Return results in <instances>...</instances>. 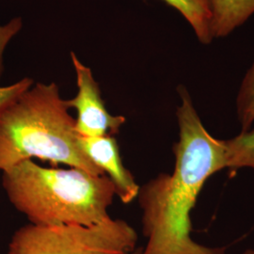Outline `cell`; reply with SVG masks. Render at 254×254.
<instances>
[{
  "label": "cell",
  "instance_id": "cell-1",
  "mask_svg": "<svg viewBox=\"0 0 254 254\" xmlns=\"http://www.w3.org/2000/svg\"><path fill=\"white\" fill-rule=\"evenodd\" d=\"M178 94L173 173L158 174L137 195L147 238L142 254H227L225 248L202 245L191 237L190 213L200 192L211 176L226 170L224 139L209 133L185 86L178 87Z\"/></svg>",
  "mask_w": 254,
  "mask_h": 254
},
{
  "label": "cell",
  "instance_id": "cell-2",
  "mask_svg": "<svg viewBox=\"0 0 254 254\" xmlns=\"http://www.w3.org/2000/svg\"><path fill=\"white\" fill-rule=\"evenodd\" d=\"M2 186L14 208L38 226H91L111 218L115 194L106 175L79 169L44 168L25 160L2 172Z\"/></svg>",
  "mask_w": 254,
  "mask_h": 254
},
{
  "label": "cell",
  "instance_id": "cell-3",
  "mask_svg": "<svg viewBox=\"0 0 254 254\" xmlns=\"http://www.w3.org/2000/svg\"><path fill=\"white\" fill-rule=\"evenodd\" d=\"M59 86L36 83L0 112V172L38 158L105 175L84 154Z\"/></svg>",
  "mask_w": 254,
  "mask_h": 254
},
{
  "label": "cell",
  "instance_id": "cell-4",
  "mask_svg": "<svg viewBox=\"0 0 254 254\" xmlns=\"http://www.w3.org/2000/svg\"><path fill=\"white\" fill-rule=\"evenodd\" d=\"M136 242V230L123 219L91 226L29 223L13 234L7 254H128Z\"/></svg>",
  "mask_w": 254,
  "mask_h": 254
},
{
  "label": "cell",
  "instance_id": "cell-5",
  "mask_svg": "<svg viewBox=\"0 0 254 254\" xmlns=\"http://www.w3.org/2000/svg\"><path fill=\"white\" fill-rule=\"evenodd\" d=\"M76 74L77 93L66 105L69 109H75L74 129L78 136H102L118 134L127 119L114 116L106 108L98 82L93 77L91 68L84 65L75 53H70Z\"/></svg>",
  "mask_w": 254,
  "mask_h": 254
},
{
  "label": "cell",
  "instance_id": "cell-6",
  "mask_svg": "<svg viewBox=\"0 0 254 254\" xmlns=\"http://www.w3.org/2000/svg\"><path fill=\"white\" fill-rule=\"evenodd\" d=\"M78 144L91 162L109 177L122 202L128 204L137 198L140 187L123 163L114 136H78Z\"/></svg>",
  "mask_w": 254,
  "mask_h": 254
},
{
  "label": "cell",
  "instance_id": "cell-7",
  "mask_svg": "<svg viewBox=\"0 0 254 254\" xmlns=\"http://www.w3.org/2000/svg\"><path fill=\"white\" fill-rule=\"evenodd\" d=\"M213 39L225 38L254 14V0H211Z\"/></svg>",
  "mask_w": 254,
  "mask_h": 254
},
{
  "label": "cell",
  "instance_id": "cell-8",
  "mask_svg": "<svg viewBox=\"0 0 254 254\" xmlns=\"http://www.w3.org/2000/svg\"><path fill=\"white\" fill-rule=\"evenodd\" d=\"M176 9L191 28L201 45L208 46L213 42L211 32V0H162Z\"/></svg>",
  "mask_w": 254,
  "mask_h": 254
},
{
  "label": "cell",
  "instance_id": "cell-9",
  "mask_svg": "<svg viewBox=\"0 0 254 254\" xmlns=\"http://www.w3.org/2000/svg\"><path fill=\"white\" fill-rule=\"evenodd\" d=\"M226 170L235 173L241 169L254 172V128L224 139Z\"/></svg>",
  "mask_w": 254,
  "mask_h": 254
},
{
  "label": "cell",
  "instance_id": "cell-10",
  "mask_svg": "<svg viewBox=\"0 0 254 254\" xmlns=\"http://www.w3.org/2000/svg\"><path fill=\"white\" fill-rule=\"evenodd\" d=\"M236 115L241 132L253 128L254 124V61L247 71L236 96Z\"/></svg>",
  "mask_w": 254,
  "mask_h": 254
},
{
  "label": "cell",
  "instance_id": "cell-11",
  "mask_svg": "<svg viewBox=\"0 0 254 254\" xmlns=\"http://www.w3.org/2000/svg\"><path fill=\"white\" fill-rule=\"evenodd\" d=\"M33 84L34 81L31 78L25 77L8 86H0V112L31 88Z\"/></svg>",
  "mask_w": 254,
  "mask_h": 254
},
{
  "label": "cell",
  "instance_id": "cell-12",
  "mask_svg": "<svg viewBox=\"0 0 254 254\" xmlns=\"http://www.w3.org/2000/svg\"><path fill=\"white\" fill-rule=\"evenodd\" d=\"M23 27L21 17L11 19L7 24L0 25V78L4 71L3 56L10 40L15 36Z\"/></svg>",
  "mask_w": 254,
  "mask_h": 254
},
{
  "label": "cell",
  "instance_id": "cell-13",
  "mask_svg": "<svg viewBox=\"0 0 254 254\" xmlns=\"http://www.w3.org/2000/svg\"><path fill=\"white\" fill-rule=\"evenodd\" d=\"M142 254V248L136 249V250H134L132 253H130V254Z\"/></svg>",
  "mask_w": 254,
  "mask_h": 254
},
{
  "label": "cell",
  "instance_id": "cell-14",
  "mask_svg": "<svg viewBox=\"0 0 254 254\" xmlns=\"http://www.w3.org/2000/svg\"><path fill=\"white\" fill-rule=\"evenodd\" d=\"M242 254H254V249H247Z\"/></svg>",
  "mask_w": 254,
  "mask_h": 254
}]
</instances>
